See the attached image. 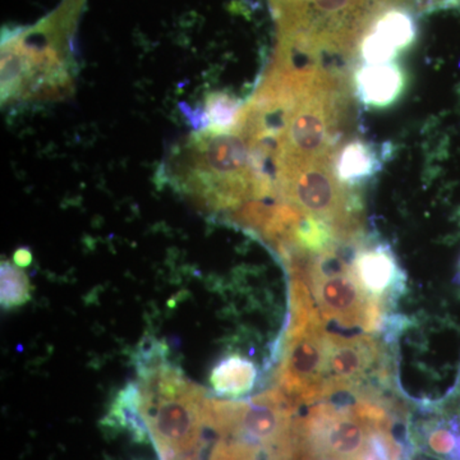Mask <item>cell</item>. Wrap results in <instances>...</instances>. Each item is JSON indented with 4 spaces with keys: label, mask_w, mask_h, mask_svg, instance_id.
<instances>
[{
    "label": "cell",
    "mask_w": 460,
    "mask_h": 460,
    "mask_svg": "<svg viewBox=\"0 0 460 460\" xmlns=\"http://www.w3.org/2000/svg\"><path fill=\"white\" fill-rule=\"evenodd\" d=\"M142 413L162 452H190L206 422L204 390L190 383L178 368L165 362L141 375Z\"/></svg>",
    "instance_id": "6da1fadb"
},
{
    "label": "cell",
    "mask_w": 460,
    "mask_h": 460,
    "mask_svg": "<svg viewBox=\"0 0 460 460\" xmlns=\"http://www.w3.org/2000/svg\"><path fill=\"white\" fill-rule=\"evenodd\" d=\"M332 162L323 159L281 168L277 172L278 186L290 206L329 224L345 241L361 228V202L337 180Z\"/></svg>",
    "instance_id": "7a4b0ae2"
},
{
    "label": "cell",
    "mask_w": 460,
    "mask_h": 460,
    "mask_svg": "<svg viewBox=\"0 0 460 460\" xmlns=\"http://www.w3.org/2000/svg\"><path fill=\"white\" fill-rule=\"evenodd\" d=\"M305 286H295V323L279 372L281 392L299 402L325 396L329 335L311 310Z\"/></svg>",
    "instance_id": "3957f363"
},
{
    "label": "cell",
    "mask_w": 460,
    "mask_h": 460,
    "mask_svg": "<svg viewBox=\"0 0 460 460\" xmlns=\"http://www.w3.org/2000/svg\"><path fill=\"white\" fill-rule=\"evenodd\" d=\"M314 301L326 320L366 330L376 329L381 305L359 286L350 266L332 250L321 253L307 269Z\"/></svg>",
    "instance_id": "277c9868"
},
{
    "label": "cell",
    "mask_w": 460,
    "mask_h": 460,
    "mask_svg": "<svg viewBox=\"0 0 460 460\" xmlns=\"http://www.w3.org/2000/svg\"><path fill=\"white\" fill-rule=\"evenodd\" d=\"M380 358L381 347L376 339L330 334L325 395L361 386Z\"/></svg>",
    "instance_id": "5b68a950"
},
{
    "label": "cell",
    "mask_w": 460,
    "mask_h": 460,
    "mask_svg": "<svg viewBox=\"0 0 460 460\" xmlns=\"http://www.w3.org/2000/svg\"><path fill=\"white\" fill-rule=\"evenodd\" d=\"M349 266L359 286L381 307L404 292V271L385 243L365 242L354 251Z\"/></svg>",
    "instance_id": "8992f818"
},
{
    "label": "cell",
    "mask_w": 460,
    "mask_h": 460,
    "mask_svg": "<svg viewBox=\"0 0 460 460\" xmlns=\"http://www.w3.org/2000/svg\"><path fill=\"white\" fill-rule=\"evenodd\" d=\"M314 429V440L323 454L353 460L365 450L367 429L361 420L348 411H323Z\"/></svg>",
    "instance_id": "52a82bcc"
},
{
    "label": "cell",
    "mask_w": 460,
    "mask_h": 460,
    "mask_svg": "<svg viewBox=\"0 0 460 460\" xmlns=\"http://www.w3.org/2000/svg\"><path fill=\"white\" fill-rule=\"evenodd\" d=\"M356 98L366 107L384 109L394 104L405 89V74L395 62L361 63L353 75Z\"/></svg>",
    "instance_id": "ba28073f"
},
{
    "label": "cell",
    "mask_w": 460,
    "mask_h": 460,
    "mask_svg": "<svg viewBox=\"0 0 460 460\" xmlns=\"http://www.w3.org/2000/svg\"><path fill=\"white\" fill-rule=\"evenodd\" d=\"M385 150L378 151L375 144L353 140L337 151L332 162L335 177L344 186H356L371 180L383 166Z\"/></svg>",
    "instance_id": "9c48e42d"
},
{
    "label": "cell",
    "mask_w": 460,
    "mask_h": 460,
    "mask_svg": "<svg viewBox=\"0 0 460 460\" xmlns=\"http://www.w3.org/2000/svg\"><path fill=\"white\" fill-rule=\"evenodd\" d=\"M256 377L257 371L252 362L239 356H232L215 366L210 384L217 394L237 398L252 390Z\"/></svg>",
    "instance_id": "30bf717a"
},
{
    "label": "cell",
    "mask_w": 460,
    "mask_h": 460,
    "mask_svg": "<svg viewBox=\"0 0 460 460\" xmlns=\"http://www.w3.org/2000/svg\"><path fill=\"white\" fill-rule=\"evenodd\" d=\"M396 54L410 48L416 40V21L410 12L401 8H393L381 14L375 21L370 31Z\"/></svg>",
    "instance_id": "8fae6325"
},
{
    "label": "cell",
    "mask_w": 460,
    "mask_h": 460,
    "mask_svg": "<svg viewBox=\"0 0 460 460\" xmlns=\"http://www.w3.org/2000/svg\"><path fill=\"white\" fill-rule=\"evenodd\" d=\"M141 389L131 383L118 393L109 417L117 420L119 425L131 429L138 438H142L145 432L141 422Z\"/></svg>",
    "instance_id": "7c38bea8"
},
{
    "label": "cell",
    "mask_w": 460,
    "mask_h": 460,
    "mask_svg": "<svg viewBox=\"0 0 460 460\" xmlns=\"http://www.w3.org/2000/svg\"><path fill=\"white\" fill-rule=\"evenodd\" d=\"M210 132L228 133L235 131L241 122V105L226 93H214L206 108Z\"/></svg>",
    "instance_id": "4fadbf2b"
},
{
    "label": "cell",
    "mask_w": 460,
    "mask_h": 460,
    "mask_svg": "<svg viewBox=\"0 0 460 460\" xmlns=\"http://www.w3.org/2000/svg\"><path fill=\"white\" fill-rule=\"evenodd\" d=\"M2 307L5 310L21 307L31 298V286L25 272L11 262H2Z\"/></svg>",
    "instance_id": "5bb4252c"
},
{
    "label": "cell",
    "mask_w": 460,
    "mask_h": 460,
    "mask_svg": "<svg viewBox=\"0 0 460 460\" xmlns=\"http://www.w3.org/2000/svg\"><path fill=\"white\" fill-rule=\"evenodd\" d=\"M13 261L18 268H26V266L31 265L32 253L30 252L29 248H20L14 253Z\"/></svg>",
    "instance_id": "9a60e30c"
},
{
    "label": "cell",
    "mask_w": 460,
    "mask_h": 460,
    "mask_svg": "<svg viewBox=\"0 0 460 460\" xmlns=\"http://www.w3.org/2000/svg\"><path fill=\"white\" fill-rule=\"evenodd\" d=\"M316 460H350L347 458H343V456H332V454H323V456H319Z\"/></svg>",
    "instance_id": "2e32d148"
}]
</instances>
